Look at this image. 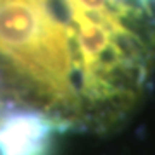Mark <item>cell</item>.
Returning a JSON list of instances; mask_svg holds the SVG:
<instances>
[{
    "mask_svg": "<svg viewBox=\"0 0 155 155\" xmlns=\"http://www.w3.org/2000/svg\"><path fill=\"white\" fill-rule=\"evenodd\" d=\"M64 127L33 109H17L0 117V155H48Z\"/></svg>",
    "mask_w": 155,
    "mask_h": 155,
    "instance_id": "cell-1",
    "label": "cell"
}]
</instances>
